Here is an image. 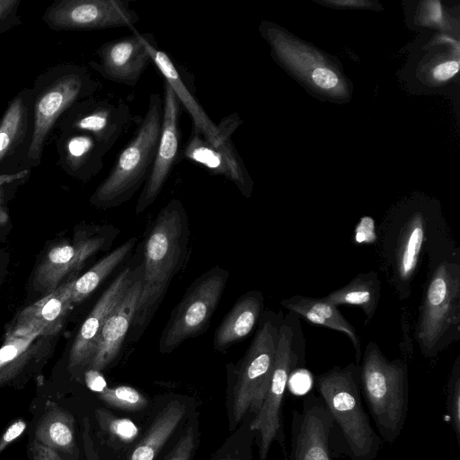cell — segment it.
Segmentation results:
<instances>
[{"label": "cell", "mask_w": 460, "mask_h": 460, "mask_svg": "<svg viewBox=\"0 0 460 460\" xmlns=\"http://www.w3.org/2000/svg\"><path fill=\"white\" fill-rule=\"evenodd\" d=\"M377 234L381 270L400 300L410 297L425 256L431 260L456 247L438 207L427 203L396 207Z\"/></svg>", "instance_id": "cell-1"}, {"label": "cell", "mask_w": 460, "mask_h": 460, "mask_svg": "<svg viewBox=\"0 0 460 460\" xmlns=\"http://www.w3.org/2000/svg\"><path fill=\"white\" fill-rule=\"evenodd\" d=\"M189 239L186 210L181 200L172 199L159 211L145 240L142 288L130 327L135 341L148 326L172 279L181 270Z\"/></svg>", "instance_id": "cell-2"}, {"label": "cell", "mask_w": 460, "mask_h": 460, "mask_svg": "<svg viewBox=\"0 0 460 460\" xmlns=\"http://www.w3.org/2000/svg\"><path fill=\"white\" fill-rule=\"evenodd\" d=\"M414 339L421 354L438 356L460 339V253L458 248L428 261Z\"/></svg>", "instance_id": "cell-3"}, {"label": "cell", "mask_w": 460, "mask_h": 460, "mask_svg": "<svg viewBox=\"0 0 460 460\" xmlns=\"http://www.w3.org/2000/svg\"><path fill=\"white\" fill-rule=\"evenodd\" d=\"M315 386L351 460H375L382 438L372 427L362 403L359 365L335 366L317 375Z\"/></svg>", "instance_id": "cell-4"}, {"label": "cell", "mask_w": 460, "mask_h": 460, "mask_svg": "<svg viewBox=\"0 0 460 460\" xmlns=\"http://www.w3.org/2000/svg\"><path fill=\"white\" fill-rule=\"evenodd\" d=\"M359 380L378 435L393 444L403 429L409 410L407 363L389 360L375 341H369L361 356Z\"/></svg>", "instance_id": "cell-5"}, {"label": "cell", "mask_w": 460, "mask_h": 460, "mask_svg": "<svg viewBox=\"0 0 460 460\" xmlns=\"http://www.w3.org/2000/svg\"><path fill=\"white\" fill-rule=\"evenodd\" d=\"M163 120V98L149 96L146 111L134 137L118 155L107 177L91 197L100 208H115L129 200L143 188L153 166Z\"/></svg>", "instance_id": "cell-6"}, {"label": "cell", "mask_w": 460, "mask_h": 460, "mask_svg": "<svg viewBox=\"0 0 460 460\" xmlns=\"http://www.w3.org/2000/svg\"><path fill=\"white\" fill-rule=\"evenodd\" d=\"M305 365V341L299 316L291 312L279 324L275 362L270 382L261 406L250 422L258 434L259 459L267 460L270 448L277 441L284 448L282 405L291 375Z\"/></svg>", "instance_id": "cell-7"}, {"label": "cell", "mask_w": 460, "mask_h": 460, "mask_svg": "<svg viewBox=\"0 0 460 460\" xmlns=\"http://www.w3.org/2000/svg\"><path fill=\"white\" fill-rule=\"evenodd\" d=\"M39 81L41 84L33 93V128L27 150V159L33 166L40 163L44 144L57 119L76 102L93 96L99 87L85 67L75 65L49 72Z\"/></svg>", "instance_id": "cell-8"}, {"label": "cell", "mask_w": 460, "mask_h": 460, "mask_svg": "<svg viewBox=\"0 0 460 460\" xmlns=\"http://www.w3.org/2000/svg\"><path fill=\"white\" fill-rule=\"evenodd\" d=\"M281 313L262 314L260 326L237 368L231 399L234 427L247 413L254 417L261 406L273 371Z\"/></svg>", "instance_id": "cell-9"}, {"label": "cell", "mask_w": 460, "mask_h": 460, "mask_svg": "<svg viewBox=\"0 0 460 460\" xmlns=\"http://www.w3.org/2000/svg\"><path fill=\"white\" fill-rule=\"evenodd\" d=\"M227 270L215 266L197 278L173 308L161 333L159 350L166 354L203 332L221 299Z\"/></svg>", "instance_id": "cell-10"}, {"label": "cell", "mask_w": 460, "mask_h": 460, "mask_svg": "<svg viewBox=\"0 0 460 460\" xmlns=\"http://www.w3.org/2000/svg\"><path fill=\"white\" fill-rule=\"evenodd\" d=\"M44 22L54 30H135L138 13L128 0H60L48 7Z\"/></svg>", "instance_id": "cell-11"}, {"label": "cell", "mask_w": 460, "mask_h": 460, "mask_svg": "<svg viewBox=\"0 0 460 460\" xmlns=\"http://www.w3.org/2000/svg\"><path fill=\"white\" fill-rule=\"evenodd\" d=\"M333 420L319 395L307 394L291 412L290 449L285 460H332Z\"/></svg>", "instance_id": "cell-12"}, {"label": "cell", "mask_w": 460, "mask_h": 460, "mask_svg": "<svg viewBox=\"0 0 460 460\" xmlns=\"http://www.w3.org/2000/svg\"><path fill=\"white\" fill-rule=\"evenodd\" d=\"M132 120L129 106L123 100L95 99L93 96L74 104L61 121L62 131L88 133L107 154L127 131Z\"/></svg>", "instance_id": "cell-13"}, {"label": "cell", "mask_w": 460, "mask_h": 460, "mask_svg": "<svg viewBox=\"0 0 460 460\" xmlns=\"http://www.w3.org/2000/svg\"><path fill=\"white\" fill-rule=\"evenodd\" d=\"M162 130L152 169L136 204L137 215L143 213L162 191L179 155L181 103L170 84L164 80Z\"/></svg>", "instance_id": "cell-14"}, {"label": "cell", "mask_w": 460, "mask_h": 460, "mask_svg": "<svg viewBox=\"0 0 460 460\" xmlns=\"http://www.w3.org/2000/svg\"><path fill=\"white\" fill-rule=\"evenodd\" d=\"M131 35L109 40L96 51L97 60L90 66L103 78L134 87L152 62L146 47V33L132 31Z\"/></svg>", "instance_id": "cell-15"}, {"label": "cell", "mask_w": 460, "mask_h": 460, "mask_svg": "<svg viewBox=\"0 0 460 460\" xmlns=\"http://www.w3.org/2000/svg\"><path fill=\"white\" fill-rule=\"evenodd\" d=\"M142 271L143 261L135 266L128 265L100 296L74 341L69 354L70 369L89 366L107 316Z\"/></svg>", "instance_id": "cell-16"}, {"label": "cell", "mask_w": 460, "mask_h": 460, "mask_svg": "<svg viewBox=\"0 0 460 460\" xmlns=\"http://www.w3.org/2000/svg\"><path fill=\"white\" fill-rule=\"evenodd\" d=\"M183 155L211 174L230 180L245 197L251 196L252 181L231 139L214 146L192 125Z\"/></svg>", "instance_id": "cell-17"}, {"label": "cell", "mask_w": 460, "mask_h": 460, "mask_svg": "<svg viewBox=\"0 0 460 460\" xmlns=\"http://www.w3.org/2000/svg\"><path fill=\"white\" fill-rule=\"evenodd\" d=\"M106 241L104 235H96L73 244L62 243L53 246L36 269L35 288L45 296L56 290L66 275L79 270L90 256L104 246Z\"/></svg>", "instance_id": "cell-18"}, {"label": "cell", "mask_w": 460, "mask_h": 460, "mask_svg": "<svg viewBox=\"0 0 460 460\" xmlns=\"http://www.w3.org/2000/svg\"><path fill=\"white\" fill-rule=\"evenodd\" d=\"M142 274L143 271L107 316L88 369L103 370L119 355L138 305Z\"/></svg>", "instance_id": "cell-19"}, {"label": "cell", "mask_w": 460, "mask_h": 460, "mask_svg": "<svg viewBox=\"0 0 460 460\" xmlns=\"http://www.w3.org/2000/svg\"><path fill=\"white\" fill-rule=\"evenodd\" d=\"M146 47L152 62L174 91L180 103L189 112L192 125L201 135L214 146L226 141L219 138L217 124H215L202 109L198 100L186 85L180 71L170 56L157 46L155 36L146 33Z\"/></svg>", "instance_id": "cell-20"}, {"label": "cell", "mask_w": 460, "mask_h": 460, "mask_svg": "<svg viewBox=\"0 0 460 460\" xmlns=\"http://www.w3.org/2000/svg\"><path fill=\"white\" fill-rule=\"evenodd\" d=\"M75 281V279H71L26 308L20 314L13 334L24 335L40 332L41 335H47L58 331L73 304L72 291Z\"/></svg>", "instance_id": "cell-21"}, {"label": "cell", "mask_w": 460, "mask_h": 460, "mask_svg": "<svg viewBox=\"0 0 460 460\" xmlns=\"http://www.w3.org/2000/svg\"><path fill=\"white\" fill-rule=\"evenodd\" d=\"M263 307L260 291L251 290L241 296L216 330L215 349L223 351L247 336L261 320Z\"/></svg>", "instance_id": "cell-22"}, {"label": "cell", "mask_w": 460, "mask_h": 460, "mask_svg": "<svg viewBox=\"0 0 460 460\" xmlns=\"http://www.w3.org/2000/svg\"><path fill=\"white\" fill-rule=\"evenodd\" d=\"M59 154L63 168L84 180L95 176L103 167L106 155L93 136L84 132L62 131Z\"/></svg>", "instance_id": "cell-23"}, {"label": "cell", "mask_w": 460, "mask_h": 460, "mask_svg": "<svg viewBox=\"0 0 460 460\" xmlns=\"http://www.w3.org/2000/svg\"><path fill=\"white\" fill-rule=\"evenodd\" d=\"M289 312L302 316L311 323L322 325L346 334L350 340L358 365L361 360L360 339L354 326L341 314L337 306L321 298L292 296L280 302Z\"/></svg>", "instance_id": "cell-24"}, {"label": "cell", "mask_w": 460, "mask_h": 460, "mask_svg": "<svg viewBox=\"0 0 460 460\" xmlns=\"http://www.w3.org/2000/svg\"><path fill=\"white\" fill-rule=\"evenodd\" d=\"M324 301L338 305L360 307L367 322L371 321L381 298V282L376 270L355 276L345 286L322 297Z\"/></svg>", "instance_id": "cell-25"}, {"label": "cell", "mask_w": 460, "mask_h": 460, "mask_svg": "<svg viewBox=\"0 0 460 460\" xmlns=\"http://www.w3.org/2000/svg\"><path fill=\"white\" fill-rule=\"evenodd\" d=\"M185 412L183 402L176 400L168 402L157 413L128 460H154L181 423Z\"/></svg>", "instance_id": "cell-26"}, {"label": "cell", "mask_w": 460, "mask_h": 460, "mask_svg": "<svg viewBox=\"0 0 460 460\" xmlns=\"http://www.w3.org/2000/svg\"><path fill=\"white\" fill-rule=\"evenodd\" d=\"M32 91L20 93L8 105L0 121V163L23 141L28 128V104Z\"/></svg>", "instance_id": "cell-27"}, {"label": "cell", "mask_w": 460, "mask_h": 460, "mask_svg": "<svg viewBox=\"0 0 460 460\" xmlns=\"http://www.w3.org/2000/svg\"><path fill=\"white\" fill-rule=\"evenodd\" d=\"M35 437L53 450L72 451L75 446L74 418L60 407L49 409L38 423Z\"/></svg>", "instance_id": "cell-28"}, {"label": "cell", "mask_w": 460, "mask_h": 460, "mask_svg": "<svg viewBox=\"0 0 460 460\" xmlns=\"http://www.w3.org/2000/svg\"><path fill=\"white\" fill-rule=\"evenodd\" d=\"M136 242V237L128 239L104 256L80 278L75 279L72 291L73 303L81 302L92 294L126 259L133 249Z\"/></svg>", "instance_id": "cell-29"}, {"label": "cell", "mask_w": 460, "mask_h": 460, "mask_svg": "<svg viewBox=\"0 0 460 460\" xmlns=\"http://www.w3.org/2000/svg\"><path fill=\"white\" fill-rule=\"evenodd\" d=\"M447 415L460 447V355L453 364L447 384Z\"/></svg>", "instance_id": "cell-30"}, {"label": "cell", "mask_w": 460, "mask_h": 460, "mask_svg": "<svg viewBox=\"0 0 460 460\" xmlns=\"http://www.w3.org/2000/svg\"><path fill=\"white\" fill-rule=\"evenodd\" d=\"M99 397L106 403L124 411H139L148 403L142 394L128 385L106 387L99 393Z\"/></svg>", "instance_id": "cell-31"}, {"label": "cell", "mask_w": 460, "mask_h": 460, "mask_svg": "<svg viewBox=\"0 0 460 460\" xmlns=\"http://www.w3.org/2000/svg\"><path fill=\"white\" fill-rule=\"evenodd\" d=\"M98 420L109 434L124 443L133 441L138 434L137 427L131 420L116 418L102 409L98 411Z\"/></svg>", "instance_id": "cell-32"}, {"label": "cell", "mask_w": 460, "mask_h": 460, "mask_svg": "<svg viewBox=\"0 0 460 460\" xmlns=\"http://www.w3.org/2000/svg\"><path fill=\"white\" fill-rule=\"evenodd\" d=\"M41 335L40 332H33L24 335L11 334L8 341L0 349V369L18 360L29 349L31 342Z\"/></svg>", "instance_id": "cell-33"}, {"label": "cell", "mask_w": 460, "mask_h": 460, "mask_svg": "<svg viewBox=\"0 0 460 460\" xmlns=\"http://www.w3.org/2000/svg\"><path fill=\"white\" fill-rule=\"evenodd\" d=\"M196 446V430L190 423L164 460H190Z\"/></svg>", "instance_id": "cell-34"}, {"label": "cell", "mask_w": 460, "mask_h": 460, "mask_svg": "<svg viewBox=\"0 0 460 460\" xmlns=\"http://www.w3.org/2000/svg\"><path fill=\"white\" fill-rule=\"evenodd\" d=\"M254 433L255 431L250 429L242 446L232 451L217 454L212 460H252V441Z\"/></svg>", "instance_id": "cell-35"}, {"label": "cell", "mask_w": 460, "mask_h": 460, "mask_svg": "<svg viewBox=\"0 0 460 460\" xmlns=\"http://www.w3.org/2000/svg\"><path fill=\"white\" fill-rule=\"evenodd\" d=\"M21 0H0V31L18 22L17 10Z\"/></svg>", "instance_id": "cell-36"}, {"label": "cell", "mask_w": 460, "mask_h": 460, "mask_svg": "<svg viewBox=\"0 0 460 460\" xmlns=\"http://www.w3.org/2000/svg\"><path fill=\"white\" fill-rule=\"evenodd\" d=\"M313 82L322 89H331L338 84L337 75L327 67H317L312 74Z\"/></svg>", "instance_id": "cell-37"}, {"label": "cell", "mask_w": 460, "mask_h": 460, "mask_svg": "<svg viewBox=\"0 0 460 460\" xmlns=\"http://www.w3.org/2000/svg\"><path fill=\"white\" fill-rule=\"evenodd\" d=\"M25 429L26 422L23 420L13 422L0 438V454L10 443L18 438Z\"/></svg>", "instance_id": "cell-38"}, {"label": "cell", "mask_w": 460, "mask_h": 460, "mask_svg": "<svg viewBox=\"0 0 460 460\" xmlns=\"http://www.w3.org/2000/svg\"><path fill=\"white\" fill-rule=\"evenodd\" d=\"M32 460H66L61 457L56 450L49 448L34 440L31 446Z\"/></svg>", "instance_id": "cell-39"}, {"label": "cell", "mask_w": 460, "mask_h": 460, "mask_svg": "<svg viewBox=\"0 0 460 460\" xmlns=\"http://www.w3.org/2000/svg\"><path fill=\"white\" fill-rule=\"evenodd\" d=\"M459 69V63L455 60L442 62L433 69V77L444 81L453 77Z\"/></svg>", "instance_id": "cell-40"}, {"label": "cell", "mask_w": 460, "mask_h": 460, "mask_svg": "<svg viewBox=\"0 0 460 460\" xmlns=\"http://www.w3.org/2000/svg\"><path fill=\"white\" fill-rule=\"evenodd\" d=\"M84 376L85 383L92 391L101 393L107 387L106 381L100 371L88 369Z\"/></svg>", "instance_id": "cell-41"}, {"label": "cell", "mask_w": 460, "mask_h": 460, "mask_svg": "<svg viewBox=\"0 0 460 460\" xmlns=\"http://www.w3.org/2000/svg\"><path fill=\"white\" fill-rule=\"evenodd\" d=\"M30 173L29 170H23L19 172L10 174H0V186L4 183H9L16 180H21Z\"/></svg>", "instance_id": "cell-42"}, {"label": "cell", "mask_w": 460, "mask_h": 460, "mask_svg": "<svg viewBox=\"0 0 460 460\" xmlns=\"http://www.w3.org/2000/svg\"><path fill=\"white\" fill-rule=\"evenodd\" d=\"M1 198H2V190L0 189V202H1Z\"/></svg>", "instance_id": "cell-43"}]
</instances>
